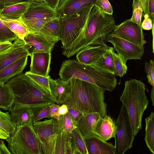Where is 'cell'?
<instances>
[{"label":"cell","mask_w":154,"mask_h":154,"mask_svg":"<svg viewBox=\"0 0 154 154\" xmlns=\"http://www.w3.org/2000/svg\"><path fill=\"white\" fill-rule=\"evenodd\" d=\"M116 26L112 14L105 13L94 5L78 36L63 49V54L69 58L88 48L106 44V36Z\"/></svg>","instance_id":"1"},{"label":"cell","mask_w":154,"mask_h":154,"mask_svg":"<svg viewBox=\"0 0 154 154\" xmlns=\"http://www.w3.org/2000/svg\"><path fill=\"white\" fill-rule=\"evenodd\" d=\"M70 91L64 104L68 108L83 114L98 112L102 118L107 115V104L104 102V92L91 83L75 79H69Z\"/></svg>","instance_id":"2"},{"label":"cell","mask_w":154,"mask_h":154,"mask_svg":"<svg viewBox=\"0 0 154 154\" xmlns=\"http://www.w3.org/2000/svg\"><path fill=\"white\" fill-rule=\"evenodd\" d=\"M14 97L9 112L23 108L34 109L56 103L52 95L25 73H20L5 83Z\"/></svg>","instance_id":"3"},{"label":"cell","mask_w":154,"mask_h":154,"mask_svg":"<svg viewBox=\"0 0 154 154\" xmlns=\"http://www.w3.org/2000/svg\"><path fill=\"white\" fill-rule=\"evenodd\" d=\"M59 75L64 81L71 79H80L93 84L105 91H112L117 85L115 75L104 72L93 65L82 63L76 60L64 61Z\"/></svg>","instance_id":"4"},{"label":"cell","mask_w":154,"mask_h":154,"mask_svg":"<svg viewBox=\"0 0 154 154\" xmlns=\"http://www.w3.org/2000/svg\"><path fill=\"white\" fill-rule=\"evenodd\" d=\"M145 87L140 80L133 79L125 81L120 97L126 109L135 136L142 128V116L148 105Z\"/></svg>","instance_id":"5"},{"label":"cell","mask_w":154,"mask_h":154,"mask_svg":"<svg viewBox=\"0 0 154 154\" xmlns=\"http://www.w3.org/2000/svg\"><path fill=\"white\" fill-rule=\"evenodd\" d=\"M6 140L11 154H43L40 142L32 124L16 127Z\"/></svg>","instance_id":"6"},{"label":"cell","mask_w":154,"mask_h":154,"mask_svg":"<svg viewBox=\"0 0 154 154\" xmlns=\"http://www.w3.org/2000/svg\"><path fill=\"white\" fill-rule=\"evenodd\" d=\"M93 5L65 17L59 18L60 28L59 38L64 49L77 38L85 26Z\"/></svg>","instance_id":"7"},{"label":"cell","mask_w":154,"mask_h":154,"mask_svg":"<svg viewBox=\"0 0 154 154\" xmlns=\"http://www.w3.org/2000/svg\"><path fill=\"white\" fill-rule=\"evenodd\" d=\"M33 128L40 142L43 154H54L56 138L62 129L60 120L50 119L33 123Z\"/></svg>","instance_id":"8"},{"label":"cell","mask_w":154,"mask_h":154,"mask_svg":"<svg viewBox=\"0 0 154 154\" xmlns=\"http://www.w3.org/2000/svg\"><path fill=\"white\" fill-rule=\"evenodd\" d=\"M115 123L117 127L115 138L116 154H124L132 147L135 136L126 109L122 104Z\"/></svg>","instance_id":"9"},{"label":"cell","mask_w":154,"mask_h":154,"mask_svg":"<svg viewBox=\"0 0 154 154\" xmlns=\"http://www.w3.org/2000/svg\"><path fill=\"white\" fill-rule=\"evenodd\" d=\"M106 42L113 45V49L120 54L126 62L128 60H140L145 52L144 48L111 33L106 38Z\"/></svg>","instance_id":"10"},{"label":"cell","mask_w":154,"mask_h":154,"mask_svg":"<svg viewBox=\"0 0 154 154\" xmlns=\"http://www.w3.org/2000/svg\"><path fill=\"white\" fill-rule=\"evenodd\" d=\"M110 33L141 46L146 43L141 25L131 21L130 19L116 25Z\"/></svg>","instance_id":"11"},{"label":"cell","mask_w":154,"mask_h":154,"mask_svg":"<svg viewBox=\"0 0 154 154\" xmlns=\"http://www.w3.org/2000/svg\"><path fill=\"white\" fill-rule=\"evenodd\" d=\"M59 40L39 33L29 32L25 37V46L29 56L35 53L51 52L55 44Z\"/></svg>","instance_id":"12"},{"label":"cell","mask_w":154,"mask_h":154,"mask_svg":"<svg viewBox=\"0 0 154 154\" xmlns=\"http://www.w3.org/2000/svg\"><path fill=\"white\" fill-rule=\"evenodd\" d=\"M25 45V41L17 36L10 47L0 53V71L16 61L29 56Z\"/></svg>","instance_id":"13"},{"label":"cell","mask_w":154,"mask_h":154,"mask_svg":"<svg viewBox=\"0 0 154 154\" xmlns=\"http://www.w3.org/2000/svg\"><path fill=\"white\" fill-rule=\"evenodd\" d=\"M26 11L20 18L24 19H53L57 17L56 11L44 1L29 0Z\"/></svg>","instance_id":"14"},{"label":"cell","mask_w":154,"mask_h":154,"mask_svg":"<svg viewBox=\"0 0 154 154\" xmlns=\"http://www.w3.org/2000/svg\"><path fill=\"white\" fill-rule=\"evenodd\" d=\"M51 52L35 53L30 54L31 60L29 72L45 77L49 76L51 59Z\"/></svg>","instance_id":"15"},{"label":"cell","mask_w":154,"mask_h":154,"mask_svg":"<svg viewBox=\"0 0 154 154\" xmlns=\"http://www.w3.org/2000/svg\"><path fill=\"white\" fill-rule=\"evenodd\" d=\"M88 154H116L115 146L95 135L83 138Z\"/></svg>","instance_id":"16"},{"label":"cell","mask_w":154,"mask_h":154,"mask_svg":"<svg viewBox=\"0 0 154 154\" xmlns=\"http://www.w3.org/2000/svg\"><path fill=\"white\" fill-rule=\"evenodd\" d=\"M97 0H60L56 10L59 18L68 16L82 8L95 5Z\"/></svg>","instance_id":"17"},{"label":"cell","mask_w":154,"mask_h":154,"mask_svg":"<svg viewBox=\"0 0 154 154\" xmlns=\"http://www.w3.org/2000/svg\"><path fill=\"white\" fill-rule=\"evenodd\" d=\"M116 126L112 119L107 115L100 117L97 121L93 129L94 134L103 140L107 141L115 138Z\"/></svg>","instance_id":"18"},{"label":"cell","mask_w":154,"mask_h":154,"mask_svg":"<svg viewBox=\"0 0 154 154\" xmlns=\"http://www.w3.org/2000/svg\"><path fill=\"white\" fill-rule=\"evenodd\" d=\"M69 79L61 78L54 80L49 78V85L51 95L57 104L60 105L68 96L70 91Z\"/></svg>","instance_id":"19"},{"label":"cell","mask_w":154,"mask_h":154,"mask_svg":"<svg viewBox=\"0 0 154 154\" xmlns=\"http://www.w3.org/2000/svg\"><path fill=\"white\" fill-rule=\"evenodd\" d=\"M110 47L104 44L88 48L76 54V60L82 63L91 65Z\"/></svg>","instance_id":"20"},{"label":"cell","mask_w":154,"mask_h":154,"mask_svg":"<svg viewBox=\"0 0 154 154\" xmlns=\"http://www.w3.org/2000/svg\"><path fill=\"white\" fill-rule=\"evenodd\" d=\"M29 1L19 2L0 9V18L2 19L17 20L21 18L27 9Z\"/></svg>","instance_id":"21"},{"label":"cell","mask_w":154,"mask_h":154,"mask_svg":"<svg viewBox=\"0 0 154 154\" xmlns=\"http://www.w3.org/2000/svg\"><path fill=\"white\" fill-rule=\"evenodd\" d=\"M101 117L98 112L83 114L77 125L83 138L95 135L93 132L94 126L97 121Z\"/></svg>","instance_id":"22"},{"label":"cell","mask_w":154,"mask_h":154,"mask_svg":"<svg viewBox=\"0 0 154 154\" xmlns=\"http://www.w3.org/2000/svg\"><path fill=\"white\" fill-rule=\"evenodd\" d=\"M28 56L24 57L0 71V83L4 84L21 73L27 64Z\"/></svg>","instance_id":"23"},{"label":"cell","mask_w":154,"mask_h":154,"mask_svg":"<svg viewBox=\"0 0 154 154\" xmlns=\"http://www.w3.org/2000/svg\"><path fill=\"white\" fill-rule=\"evenodd\" d=\"M11 120L16 128L33 124V110L30 108H23L10 112Z\"/></svg>","instance_id":"24"},{"label":"cell","mask_w":154,"mask_h":154,"mask_svg":"<svg viewBox=\"0 0 154 154\" xmlns=\"http://www.w3.org/2000/svg\"><path fill=\"white\" fill-rule=\"evenodd\" d=\"M73 150L69 133L62 129L56 139L54 154H72Z\"/></svg>","instance_id":"25"},{"label":"cell","mask_w":154,"mask_h":154,"mask_svg":"<svg viewBox=\"0 0 154 154\" xmlns=\"http://www.w3.org/2000/svg\"><path fill=\"white\" fill-rule=\"evenodd\" d=\"M112 48L110 47L91 65L104 72L115 75Z\"/></svg>","instance_id":"26"},{"label":"cell","mask_w":154,"mask_h":154,"mask_svg":"<svg viewBox=\"0 0 154 154\" xmlns=\"http://www.w3.org/2000/svg\"><path fill=\"white\" fill-rule=\"evenodd\" d=\"M145 134L144 140L150 151L154 154V113L151 112L145 119Z\"/></svg>","instance_id":"27"},{"label":"cell","mask_w":154,"mask_h":154,"mask_svg":"<svg viewBox=\"0 0 154 154\" xmlns=\"http://www.w3.org/2000/svg\"><path fill=\"white\" fill-rule=\"evenodd\" d=\"M12 91L5 83H0V108L9 110L14 101Z\"/></svg>","instance_id":"28"},{"label":"cell","mask_w":154,"mask_h":154,"mask_svg":"<svg viewBox=\"0 0 154 154\" xmlns=\"http://www.w3.org/2000/svg\"><path fill=\"white\" fill-rule=\"evenodd\" d=\"M60 28L59 18L56 17L47 22L37 33L59 40V32Z\"/></svg>","instance_id":"29"},{"label":"cell","mask_w":154,"mask_h":154,"mask_svg":"<svg viewBox=\"0 0 154 154\" xmlns=\"http://www.w3.org/2000/svg\"><path fill=\"white\" fill-rule=\"evenodd\" d=\"M2 20L6 25L19 38L24 41L25 37L29 32L21 21L18 20Z\"/></svg>","instance_id":"30"},{"label":"cell","mask_w":154,"mask_h":154,"mask_svg":"<svg viewBox=\"0 0 154 154\" xmlns=\"http://www.w3.org/2000/svg\"><path fill=\"white\" fill-rule=\"evenodd\" d=\"M16 128L15 125L11 120L9 112H3L0 109V131L8 138Z\"/></svg>","instance_id":"31"},{"label":"cell","mask_w":154,"mask_h":154,"mask_svg":"<svg viewBox=\"0 0 154 154\" xmlns=\"http://www.w3.org/2000/svg\"><path fill=\"white\" fill-rule=\"evenodd\" d=\"M69 137L73 148L79 150L81 154H88L83 138L77 128L69 133Z\"/></svg>","instance_id":"32"},{"label":"cell","mask_w":154,"mask_h":154,"mask_svg":"<svg viewBox=\"0 0 154 154\" xmlns=\"http://www.w3.org/2000/svg\"><path fill=\"white\" fill-rule=\"evenodd\" d=\"M52 19L17 20L21 21L26 26L29 32L36 33L39 32L44 25Z\"/></svg>","instance_id":"33"},{"label":"cell","mask_w":154,"mask_h":154,"mask_svg":"<svg viewBox=\"0 0 154 154\" xmlns=\"http://www.w3.org/2000/svg\"><path fill=\"white\" fill-rule=\"evenodd\" d=\"M115 71V75L122 77L126 74L128 67L124 58L119 54L116 53L112 47L111 49Z\"/></svg>","instance_id":"34"},{"label":"cell","mask_w":154,"mask_h":154,"mask_svg":"<svg viewBox=\"0 0 154 154\" xmlns=\"http://www.w3.org/2000/svg\"><path fill=\"white\" fill-rule=\"evenodd\" d=\"M132 14L130 21L141 25V18L143 12L142 6L140 0H133Z\"/></svg>","instance_id":"35"},{"label":"cell","mask_w":154,"mask_h":154,"mask_svg":"<svg viewBox=\"0 0 154 154\" xmlns=\"http://www.w3.org/2000/svg\"><path fill=\"white\" fill-rule=\"evenodd\" d=\"M17 36L6 25L0 18V42L9 41L12 42Z\"/></svg>","instance_id":"36"},{"label":"cell","mask_w":154,"mask_h":154,"mask_svg":"<svg viewBox=\"0 0 154 154\" xmlns=\"http://www.w3.org/2000/svg\"><path fill=\"white\" fill-rule=\"evenodd\" d=\"M25 73L37 84L51 94L49 85L50 75L48 77H45L32 73L29 71L26 72Z\"/></svg>","instance_id":"37"},{"label":"cell","mask_w":154,"mask_h":154,"mask_svg":"<svg viewBox=\"0 0 154 154\" xmlns=\"http://www.w3.org/2000/svg\"><path fill=\"white\" fill-rule=\"evenodd\" d=\"M51 105H48L32 109L33 123L45 118H51L49 115Z\"/></svg>","instance_id":"38"},{"label":"cell","mask_w":154,"mask_h":154,"mask_svg":"<svg viewBox=\"0 0 154 154\" xmlns=\"http://www.w3.org/2000/svg\"><path fill=\"white\" fill-rule=\"evenodd\" d=\"M62 129L65 132L70 133L72 131L77 128L68 112L61 115L60 119Z\"/></svg>","instance_id":"39"},{"label":"cell","mask_w":154,"mask_h":154,"mask_svg":"<svg viewBox=\"0 0 154 154\" xmlns=\"http://www.w3.org/2000/svg\"><path fill=\"white\" fill-rule=\"evenodd\" d=\"M144 71L147 74L148 83L154 89V62L150 60L149 62H146L144 63Z\"/></svg>","instance_id":"40"},{"label":"cell","mask_w":154,"mask_h":154,"mask_svg":"<svg viewBox=\"0 0 154 154\" xmlns=\"http://www.w3.org/2000/svg\"><path fill=\"white\" fill-rule=\"evenodd\" d=\"M95 5L105 13L112 14V7L108 0H97Z\"/></svg>","instance_id":"41"},{"label":"cell","mask_w":154,"mask_h":154,"mask_svg":"<svg viewBox=\"0 0 154 154\" xmlns=\"http://www.w3.org/2000/svg\"><path fill=\"white\" fill-rule=\"evenodd\" d=\"M68 112L73 122L77 126L78 122L83 115V114L76 109L69 108H68Z\"/></svg>","instance_id":"42"},{"label":"cell","mask_w":154,"mask_h":154,"mask_svg":"<svg viewBox=\"0 0 154 154\" xmlns=\"http://www.w3.org/2000/svg\"><path fill=\"white\" fill-rule=\"evenodd\" d=\"M144 20L141 23L142 29L149 30L153 29V22L149 14H144Z\"/></svg>","instance_id":"43"},{"label":"cell","mask_w":154,"mask_h":154,"mask_svg":"<svg viewBox=\"0 0 154 154\" xmlns=\"http://www.w3.org/2000/svg\"><path fill=\"white\" fill-rule=\"evenodd\" d=\"M60 105L54 103L50 106L49 115L51 117H54L59 120L61 115L59 112V109Z\"/></svg>","instance_id":"44"},{"label":"cell","mask_w":154,"mask_h":154,"mask_svg":"<svg viewBox=\"0 0 154 154\" xmlns=\"http://www.w3.org/2000/svg\"><path fill=\"white\" fill-rule=\"evenodd\" d=\"M29 0H0V9L19 2Z\"/></svg>","instance_id":"45"},{"label":"cell","mask_w":154,"mask_h":154,"mask_svg":"<svg viewBox=\"0 0 154 154\" xmlns=\"http://www.w3.org/2000/svg\"><path fill=\"white\" fill-rule=\"evenodd\" d=\"M2 139H0V154H11L5 145Z\"/></svg>","instance_id":"46"},{"label":"cell","mask_w":154,"mask_h":154,"mask_svg":"<svg viewBox=\"0 0 154 154\" xmlns=\"http://www.w3.org/2000/svg\"><path fill=\"white\" fill-rule=\"evenodd\" d=\"M60 0H45V2L52 8L55 10L58 7Z\"/></svg>","instance_id":"47"},{"label":"cell","mask_w":154,"mask_h":154,"mask_svg":"<svg viewBox=\"0 0 154 154\" xmlns=\"http://www.w3.org/2000/svg\"><path fill=\"white\" fill-rule=\"evenodd\" d=\"M12 43L9 41L0 42V53L10 47Z\"/></svg>","instance_id":"48"},{"label":"cell","mask_w":154,"mask_h":154,"mask_svg":"<svg viewBox=\"0 0 154 154\" xmlns=\"http://www.w3.org/2000/svg\"><path fill=\"white\" fill-rule=\"evenodd\" d=\"M148 8L150 17L154 22V0H149Z\"/></svg>","instance_id":"49"},{"label":"cell","mask_w":154,"mask_h":154,"mask_svg":"<svg viewBox=\"0 0 154 154\" xmlns=\"http://www.w3.org/2000/svg\"><path fill=\"white\" fill-rule=\"evenodd\" d=\"M140 0L142 6L143 12L144 14H149L148 8L149 2V0Z\"/></svg>","instance_id":"50"},{"label":"cell","mask_w":154,"mask_h":154,"mask_svg":"<svg viewBox=\"0 0 154 154\" xmlns=\"http://www.w3.org/2000/svg\"><path fill=\"white\" fill-rule=\"evenodd\" d=\"M68 112V108L67 106L64 104L60 106L59 109V112L60 115H64Z\"/></svg>","instance_id":"51"},{"label":"cell","mask_w":154,"mask_h":154,"mask_svg":"<svg viewBox=\"0 0 154 154\" xmlns=\"http://www.w3.org/2000/svg\"><path fill=\"white\" fill-rule=\"evenodd\" d=\"M7 138L8 137L0 131V139L6 140Z\"/></svg>","instance_id":"52"},{"label":"cell","mask_w":154,"mask_h":154,"mask_svg":"<svg viewBox=\"0 0 154 154\" xmlns=\"http://www.w3.org/2000/svg\"><path fill=\"white\" fill-rule=\"evenodd\" d=\"M43 0V1H45V0Z\"/></svg>","instance_id":"53"},{"label":"cell","mask_w":154,"mask_h":154,"mask_svg":"<svg viewBox=\"0 0 154 154\" xmlns=\"http://www.w3.org/2000/svg\"></svg>","instance_id":"54"}]
</instances>
